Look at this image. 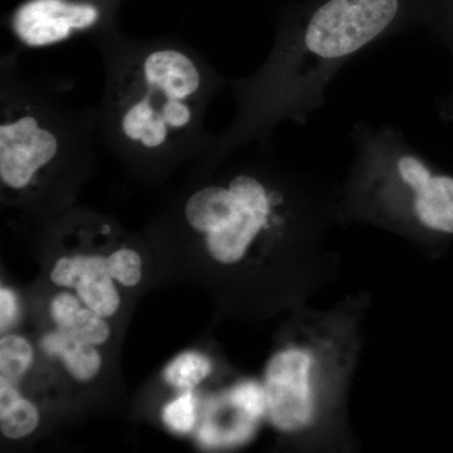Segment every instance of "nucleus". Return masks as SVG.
<instances>
[{
	"label": "nucleus",
	"mask_w": 453,
	"mask_h": 453,
	"mask_svg": "<svg viewBox=\"0 0 453 453\" xmlns=\"http://www.w3.org/2000/svg\"><path fill=\"white\" fill-rule=\"evenodd\" d=\"M111 4L105 0H26L9 18L19 49H46L111 28Z\"/></svg>",
	"instance_id": "nucleus-6"
},
{
	"label": "nucleus",
	"mask_w": 453,
	"mask_h": 453,
	"mask_svg": "<svg viewBox=\"0 0 453 453\" xmlns=\"http://www.w3.org/2000/svg\"><path fill=\"white\" fill-rule=\"evenodd\" d=\"M103 59L97 136L136 172L162 174L201 160L213 133L211 101L229 83L202 52L175 38H131L113 26L91 37Z\"/></svg>",
	"instance_id": "nucleus-1"
},
{
	"label": "nucleus",
	"mask_w": 453,
	"mask_h": 453,
	"mask_svg": "<svg viewBox=\"0 0 453 453\" xmlns=\"http://www.w3.org/2000/svg\"><path fill=\"white\" fill-rule=\"evenodd\" d=\"M107 268L112 279L127 288H134L142 281V262L135 250H116L107 257Z\"/></svg>",
	"instance_id": "nucleus-14"
},
{
	"label": "nucleus",
	"mask_w": 453,
	"mask_h": 453,
	"mask_svg": "<svg viewBox=\"0 0 453 453\" xmlns=\"http://www.w3.org/2000/svg\"><path fill=\"white\" fill-rule=\"evenodd\" d=\"M228 401L253 422L267 414L266 390L255 381H244L235 386L228 393Z\"/></svg>",
	"instance_id": "nucleus-13"
},
{
	"label": "nucleus",
	"mask_w": 453,
	"mask_h": 453,
	"mask_svg": "<svg viewBox=\"0 0 453 453\" xmlns=\"http://www.w3.org/2000/svg\"><path fill=\"white\" fill-rule=\"evenodd\" d=\"M65 333V335L77 340V342H86V344L103 345L110 338V327L107 325L105 318L97 314L88 306L79 310L73 320L70 321L62 329H57Z\"/></svg>",
	"instance_id": "nucleus-11"
},
{
	"label": "nucleus",
	"mask_w": 453,
	"mask_h": 453,
	"mask_svg": "<svg viewBox=\"0 0 453 453\" xmlns=\"http://www.w3.org/2000/svg\"><path fill=\"white\" fill-rule=\"evenodd\" d=\"M20 49L0 59V181L14 201L70 190L95 159L97 106H77L65 86L23 73Z\"/></svg>",
	"instance_id": "nucleus-3"
},
{
	"label": "nucleus",
	"mask_w": 453,
	"mask_h": 453,
	"mask_svg": "<svg viewBox=\"0 0 453 453\" xmlns=\"http://www.w3.org/2000/svg\"><path fill=\"white\" fill-rule=\"evenodd\" d=\"M40 425L37 407L23 398L12 380L0 377V429L5 437L25 438Z\"/></svg>",
	"instance_id": "nucleus-9"
},
{
	"label": "nucleus",
	"mask_w": 453,
	"mask_h": 453,
	"mask_svg": "<svg viewBox=\"0 0 453 453\" xmlns=\"http://www.w3.org/2000/svg\"><path fill=\"white\" fill-rule=\"evenodd\" d=\"M33 362V348L22 336L7 335L0 340L2 377L16 383Z\"/></svg>",
	"instance_id": "nucleus-12"
},
{
	"label": "nucleus",
	"mask_w": 453,
	"mask_h": 453,
	"mask_svg": "<svg viewBox=\"0 0 453 453\" xmlns=\"http://www.w3.org/2000/svg\"><path fill=\"white\" fill-rule=\"evenodd\" d=\"M211 365L207 357L199 353H184L175 357L165 371L170 386L180 390H190L201 384L211 374Z\"/></svg>",
	"instance_id": "nucleus-10"
},
{
	"label": "nucleus",
	"mask_w": 453,
	"mask_h": 453,
	"mask_svg": "<svg viewBox=\"0 0 453 453\" xmlns=\"http://www.w3.org/2000/svg\"><path fill=\"white\" fill-rule=\"evenodd\" d=\"M17 301L13 292L2 288L0 290V326L3 332L16 320Z\"/></svg>",
	"instance_id": "nucleus-17"
},
{
	"label": "nucleus",
	"mask_w": 453,
	"mask_h": 453,
	"mask_svg": "<svg viewBox=\"0 0 453 453\" xmlns=\"http://www.w3.org/2000/svg\"><path fill=\"white\" fill-rule=\"evenodd\" d=\"M356 159L336 192L340 222L399 235H453V177L438 172L395 127L354 125Z\"/></svg>",
	"instance_id": "nucleus-4"
},
{
	"label": "nucleus",
	"mask_w": 453,
	"mask_h": 453,
	"mask_svg": "<svg viewBox=\"0 0 453 453\" xmlns=\"http://www.w3.org/2000/svg\"><path fill=\"white\" fill-rule=\"evenodd\" d=\"M443 37H445V43L449 47V50H452L453 53V26L447 27V28L443 29L442 33Z\"/></svg>",
	"instance_id": "nucleus-18"
},
{
	"label": "nucleus",
	"mask_w": 453,
	"mask_h": 453,
	"mask_svg": "<svg viewBox=\"0 0 453 453\" xmlns=\"http://www.w3.org/2000/svg\"><path fill=\"white\" fill-rule=\"evenodd\" d=\"M349 309L308 314L305 338L277 350L265 374L267 416L290 436L315 438L342 418L359 351L357 321Z\"/></svg>",
	"instance_id": "nucleus-5"
},
{
	"label": "nucleus",
	"mask_w": 453,
	"mask_h": 453,
	"mask_svg": "<svg viewBox=\"0 0 453 453\" xmlns=\"http://www.w3.org/2000/svg\"><path fill=\"white\" fill-rule=\"evenodd\" d=\"M41 348L47 356L59 357L68 372L80 381L94 380L103 365L95 345L77 342L57 329L42 338Z\"/></svg>",
	"instance_id": "nucleus-8"
},
{
	"label": "nucleus",
	"mask_w": 453,
	"mask_h": 453,
	"mask_svg": "<svg viewBox=\"0 0 453 453\" xmlns=\"http://www.w3.org/2000/svg\"><path fill=\"white\" fill-rule=\"evenodd\" d=\"M81 308V301L73 294L64 291L55 295L50 301V316L55 321L56 329L65 327Z\"/></svg>",
	"instance_id": "nucleus-16"
},
{
	"label": "nucleus",
	"mask_w": 453,
	"mask_h": 453,
	"mask_svg": "<svg viewBox=\"0 0 453 453\" xmlns=\"http://www.w3.org/2000/svg\"><path fill=\"white\" fill-rule=\"evenodd\" d=\"M163 417L164 422L172 431L178 434L192 431L196 419V398L193 393L186 390L183 395L170 402L164 408Z\"/></svg>",
	"instance_id": "nucleus-15"
},
{
	"label": "nucleus",
	"mask_w": 453,
	"mask_h": 453,
	"mask_svg": "<svg viewBox=\"0 0 453 453\" xmlns=\"http://www.w3.org/2000/svg\"><path fill=\"white\" fill-rule=\"evenodd\" d=\"M402 0H325L285 22L255 73L229 80L234 120L213 134L199 168L213 170L238 150L268 149L281 122L303 125L325 103V88L348 61L401 23Z\"/></svg>",
	"instance_id": "nucleus-2"
},
{
	"label": "nucleus",
	"mask_w": 453,
	"mask_h": 453,
	"mask_svg": "<svg viewBox=\"0 0 453 453\" xmlns=\"http://www.w3.org/2000/svg\"><path fill=\"white\" fill-rule=\"evenodd\" d=\"M50 280L61 288H74L82 303L104 318L115 315L120 306L107 258L101 256L76 255L57 259Z\"/></svg>",
	"instance_id": "nucleus-7"
}]
</instances>
